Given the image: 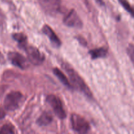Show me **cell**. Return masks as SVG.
I'll return each mask as SVG.
<instances>
[{
    "label": "cell",
    "instance_id": "obj_1",
    "mask_svg": "<svg viewBox=\"0 0 134 134\" xmlns=\"http://www.w3.org/2000/svg\"><path fill=\"white\" fill-rule=\"evenodd\" d=\"M63 69L66 72L67 75L69 78V82L72 87L75 88V89L78 90L81 92L83 93L85 96L88 98H92V94L90 91V88L87 86L82 77L79 75V73L73 69V68L68 65V64L63 63L62 64Z\"/></svg>",
    "mask_w": 134,
    "mask_h": 134
},
{
    "label": "cell",
    "instance_id": "obj_2",
    "mask_svg": "<svg viewBox=\"0 0 134 134\" xmlns=\"http://www.w3.org/2000/svg\"><path fill=\"white\" fill-rule=\"evenodd\" d=\"M71 123L73 130L78 134H87L90 130L89 123L85 118L79 115H71Z\"/></svg>",
    "mask_w": 134,
    "mask_h": 134
},
{
    "label": "cell",
    "instance_id": "obj_3",
    "mask_svg": "<svg viewBox=\"0 0 134 134\" xmlns=\"http://www.w3.org/2000/svg\"><path fill=\"white\" fill-rule=\"evenodd\" d=\"M23 98V96L20 92L13 91L6 96L4 100V107L7 111H14L19 107Z\"/></svg>",
    "mask_w": 134,
    "mask_h": 134
},
{
    "label": "cell",
    "instance_id": "obj_4",
    "mask_svg": "<svg viewBox=\"0 0 134 134\" xmlns=\"http://www.w3.org/2000/svg\"><path fill=\"white\" fill-rule=\"evenodd\" d=\"M47 102L53 109L55 115L60 119H65L66 113L63 106L62 102L59 97L54 94L48 95L47 98Z\"/></svg>",
    "mask_w": 134,
    "mask_h": 134
},
{
    "label": "cell",
    "instance_id": "obj_5",
    "mask_svg": "<svg viewBox=\"0 0 134 134\" xmlns=\"http://www.w3.org/2000/svg\"><path fill=\"white\" fill-rule=\"evenodd\" d=\"M38 1L42 9L48 15H56L61 8L62 0H38Z\"/></svg>",
    "mask_w": 134,
    "mask_h": 134
},
{
    "label": "cell",
    "instance_id": "obj_6",
    "mask_svg": "<svg viewBox=\"0 0 134 134\" xmlns=\"http://www.w3.org/2000/svg\"><path fill=\"white\" fill-rule=\"evenodd\" d=\"M24 50H25L27 54L28 61L35 65H39L43 62L44 57L43 54L37 48L33 46H29L27 44Z\"/></svg>",
    "mask_w": 134,
    "mask_h": 134
},
{
    "label": "cell",
    "instance_id": "obj_7",
    "mask_svg": "<svg viewBox=\"0 0 134 134\" xmlns=\"http://www.w3.org/2000/svg\"><path fill=\"white\" fill-rule=\"evenodd\" d=\"M64 23L68 27L74 28H81L82 26V22L77 12L71 9L64 18Z\"/></svg>",
    "mask_w": 134,
    "mask_h": 134
},
{
    "label": "cell",
    "instance_id": "obj_8",
    "mask_svg": "<svg viewBox=\"0 0 134 134\" xmlns=\"http://www.w3.org/2000/svg\"><path fill=\"white\" fill-rule=\"evenodd\" d=\"M8 58L11 64L22 69H25L29 66V61L22 54L16 52H9Z\"/></svg>",
    "mask_w": 134,
    "mask_h": 134
},
{
    "label": "cell",
    "instance_id": "obj_9",
    "mask_svg": "<svg viewBox=\"0 0 134 134\" xmlns=\"http://www.w3.org/2000/svg\"><path fill=\"white\" fill-rule=\"evenodd\" d=\"M43 32L44 33V35H47L50 39L51 43H52L53 45H54L56 47H60L62 43L60 39H59L58 37L57 36L54 30L48 26L47 24H45L43 27Z\"/></svg>",
    "mask_w": 134,
    "mask_h": 134
},
{
    "label": "cell",
    "instance_id": "obj_10",
    "mask_svg": "<svg viewBox=\"0 0 134 134\" xmlns=\"http://www.w3.org/2000/svg\"><path fill=\"white\" fill-rule=\"evenodd\" d=\"M52 121V116L50 113L44 112L37 119V123L41 126L48 125Z\"/></svg>",
    "mask_w": 134,
    "mask_h": 134
},
{
    "label": "cell",
    "instance_id": "obj_11",
    "mask_svg": "<svg viewBox=\"0 0 134 134\" xmlns=\"http://www.w3.org/2000/svg\"><path fill=\"white\" fill-rule=\"evenodd\" d=\"M89 54H90L92 59L102 58H105L107 56V51L105 48L101 47V48L90 50Z\"/></svg>",
    "mask_w": 134,
    "mask_h": 134
},
{
    "label": "cell",
    "instance_id": "obj_12",
    "mask_svg": "<svg viewBox=\"0 0 134 134\" xmlns=\"http://www.w3.org/2000/svg\"><path fill=\"white\" fill-rule=\"evenodd\" d=\"M53 73L54 74L58 77V79L60 80V82H61L63 85H64L65 86H68V87L69 88L72 87L69 79L67 78V77L65 75V74H64L61 70H60L58 68H54V69H53Z\"/></svg>",
    "mask_w": 134,
    "mask_h": 134
},
{
    "label": "cell",
    "instance_id": "obj_13",
    "mask_svg": "<svg viewBox=\"0 0 134 134\" xmlns=\"http://www.w3.org/2000/svg\"><path fill=\"white\" fill-rule=\"evenodd\" d=\"M13 37L14 40L18 42L19 47L22 49H24L27 45V37L24 34L22 33H17V34H13Z\"/></svg>",
    "mask_w": 134,
    "mask_h": 134
},
{
    "label": "cell",
    "instance_id": "obj_14",
    "mask_svg": "<svg viewBox=\"0 0 134 134\" xmlns=\"http://www.w3.org/2000/svg\"><path fill=\"white\" fill-rule=\"evenodd\" d=\"M120 3V5L124 7V9L127 12L130 13L132 16L134 17V7L130 5L129 2L127 0H118Z\"/></svg>",
    "mask_w": 134,
    "mask_h": 134
},
{
    "label": "cell",
    "instance_id": "obj_15",
    "mask_svg": "<svg viewBox=\"0 0 134 134\" xmlns=\"http://www.w3.org/2000/svg\"><path fill=\"white\" fill-rule=\"evenodd\" d=\"M0 134H14V128L12 124H6L0 129Z\"/></svg>",
    "mask_w": 134,
    "mask_h": 134
},
{
    "label": "cell",
    "instance_id": "obj_16",
    "mask_svg": "<svg viewBox=\"0 0 134 134\" xmlns=\"http://www.w3.org/2000/svg\"><path fill=\"white\" fill-rule=\"evenodd\" d=\"M127 51H128V54L130 58L134 64V44H130L128 47V49H127Z\"/></svg>",
    "mask_w": 134,
    "mask_h": 134
},
{
    "label": "cell",
    "instance_id": "obj_17",
    "mask_svg": "<svg viewBox=\"0 0 134 134\" xmlns=\"http://www.w3.org/2000/svg\"><path fill=\"white\" fill-rule=\"evenodd\" d=\"M96 1L99 4V5H104V3H103V0H96Z\"/></svg>",
    "mask_w": 134,
    "mask_h": 134
}]
</instances>
